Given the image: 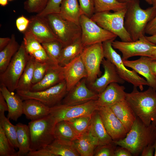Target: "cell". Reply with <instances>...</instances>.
<instances>
[{"label":"cell","mask_w":156,"mask_h":156,"mask_svg":"<svg viewBox=\"0 0 156 156\" xmlns=\"http://www.w3.org/2000/svg\"><path fill=\"white\" fill-rule=\"evenodd\" d=\"M30 55L33 56L36 61L40 62H45L51 60L44 48L35 51Z\"/></svg>","instance_id":"f6af8a7d"},{"label":"cell","mask_w":156,"mask_h":156,"mask_svg":"<svg viewBox=\"0 0 156 156\" xmlns=\"http://www.w3.org/2000/svg\"><path fill=\"white\" fill-rule=\"evenodd\" d=\"M0 126L15 148L18 149L16 126L11 123L9 119L5 116L4 113H0Z\"/></svg>","instance_id":"d590c367"},{"label":"cell","mask_w":156,"mask_h":156,"mask_svg":"<svg viewBox=\"0 0 156 156\" xmlns=\"http://www.w3.org/2000/svg\"><path fill=\"white\" fill-rule=\"evenodd\" d=\"M63 67L64 75L68 92L83 78L86 79L87 73L80 55Z\"/></svg>","instance_id":"ac0fdd59"},{"label":"cell","mask_w":156,"mask_h":156,"mask_svg":"<svg viewBox=\"0 0 156 156\" xmlns=\"http://www.w3.org/2000/svg\"><path fill=\"white\" fill-rule=\"evenodd\" d=\"M84 47L81 40V38L64 47L58 64L64 66L71 61L80 55Z\"/></svg>","instance_id":"f1b7e54d"},{"label":"cell","mask_w":156,"mask_h":156,"mask_svg":"<svg viewBox=\"0 0 156 156\" xmlns=\"http://www.w3.org/2000/svg\"><path fill=\"white\" fill-rule=\"evenodd\" d=\"M116 146L113 141L110 144L98 146L95 150L94 156H114Z\"/></svg>","instance_id":"7bdbcfd3"},{"label":"cell","mask_w":156,"mask_h":156,"mask_svg":"<svg viewBox=\"0 0 156 156\" xmlns=\"http://www.w3.org/2000/svg\"><path fill=\"white\" fill-rule=\"evenodd\" d=\"M96 100L75 105L60 103L50 108V114L54 118L56 123L81 116L92 115L99 107Z\"/></svg>","instance_id":"7c38bea8"},{"label":"cell","mask_w":156,"mask_h":156,"mask_svg":"<svg viewBox=\"0 0 156 156\" xmlns=\"http://www.w3.org/2000/svg\"><path fill=\"white\" fill-rule=\"evenodd\" d=\"M99 94L87 86L86 78H83L68 91L61 103L67 105L83 104L96 100Z\"/></svg>","instance_id":"5bb4252c"},{"label":"cell","mask_w":156,"mask_h":156,"mask_svg":"<svg viewBox=\"0 0 156 156\" xmlns=\"http://www.w3.org/2000/svg\"><path fill=\"white\" fill-rule=\"evenodd\" d=\"M92 116V115L81 116L67 121L79 135L88 130L90 124Z\"/></svg>","instance_id":"8d00e7d4"},{"label":"cell","mask_w":156,"mask_h":156,"mask_svg":"<svg viewBox=\"0 0 156 156\" xmlns=\"http://www.w3.org/2000/svg\"><path fill=\"white\" fill-rule=\"evenodd\" d=\"M72 144L81 156H94L98 146L96 141L88 131L79 135Z\"/></svg>","instance_id":"484cf974"},{"label":"cell","mask_w":156,"mask_h":156,"mask_svg":"<svg viewBox=\"0 0 156 156\" xmlns=\"http://www.w3.org/2000/svg\"><path fill=\"white\" fill-rule=\"evenodd\" d=\"M16 91L23 100L36 99L50 108L61 103L68 92L65 81L41 91Z\"/></svg>","instance_id":"8fae6325"},{"label":"cell","mask_w":156,"mask_h":156,"mask_svg":"<svg viewBox=\"0 0 156 156\" xmlns=\"http://www.w3.org/2000/svg\"><path fill=\"white\" fill-rule=\"evenodd\" d=\"M8 3L7 0H0V4L1 6H5Z\"/></svg>","instance_id":"680465c9"},{"label":"cell","mask_w":156,"mask_h":156,"mask_svg":"<svg viewBox=\"0 0 156 156\" xmlns=\"http://www.w3.org/2000/svg\"><path fill=\"white\" fill-rule=\"evenodd\" d=\"M124 86L114 82L108 85L105 90L99 94L96 100L99 107H110L125 99L126 93Z\"/></svg>","instance_id":"d6986e66"},{"label":"cell","mask_w":156,"mask_h":156,"mask_svg":"<svg viewBox=\"0 0 156 156\" xmlns=\"http://www.w3.org/2000/svg\"><path fill=\"white\" fill-rule=\"evenodd\" d=\"M101 64L104 69L103 74L94 81L88 84L91 90L99 94L112 83L123 84L125 81L118 74L114 65L109 61L104 58Z\"/></svg>","instance_id":"2e32d148"},{"label":"cell","mask_w":156,"mask_h":156,"mask_svg":"<svg viewBox=\"0 0 156 156\" xmlns=\"http://www.w3.org/2000/svg\"><path fill=\"white\" fill-rule=\"evenodd\" d=\"M20 46L15 35L12 34L8 44L0 51V73L5 70Z\"/></svg>","instance_id":"1f68e13d"},{"label":"cell","mask_w":156,"mask_h":156,"mask_svg":"<svg viewBox=\"0 0 156 156\" xmlns=\"http://www.w3.org/2000/svg\"><path fill=\"white\" fill-rule=\"evenodd\" d=\"M9 1H12V0H9Z\"/></svg>","instance_id":"6125c7cd"},{"label":"cell","mask_w":156,"mask_h":156,"mask_svg":"<svg viewBox=\"0 0 156 156\" xmlns=\"http://www.w3.org/2000/svg\"><path fill=\"white\" fill-rule=\"evenodd\" d=\"M59 14L64 18L80 25L82 14L78 0H63Z\"/></svg>","instance_id":"4316f807"},{"label":"cell","mask_w":156,"mask_h":156,"mask_svg":"<svg viewBox=\"0 0 156 156\" xmlns=\"http://www.w3.org/2000/svg\"><path fill=\"white\" fill-rule=\"evenodd\" d=\"M79 24L81 30V40L84 47L108 40H115L117 37L84 14L81 16Z\"/></svg>","instance_id":"9c48e42d"},{"label":"cell","mask_w":156,"mask_h":156,"mask_svg":"<svg viewBox=\"0 0 156 156\" xmlns=\"http://www.w3.org/2000/svg\"><path fill=\"white\" fill-rule=\"evenodd\" d=\"M28 156H54L47 148L35 151H30L27 154Z\"/></svg>","instance_id":"c3c4849f"},{"label":"cell","mask_w":156,"mask_h":156,"mask_svg":"<svg viewBox=\"0 0 156 156\" xmlns=\"http://www.w3.org/2000/svg\"><path fill=\"white\" fill-rule=\"evenodd\" d=\"M150 57L152 60H156V44L153 47L151 57Z\"/></svg>","instance_id":"9f6ffc18"},{"label":"cell","mask_w":156,"mask_h":156,"mask_svg":"<svg viewBox=\"0 0 156 156\" xmlns=\"http://www.w3.org/2000/svg\"><path fill=\"white\" fill-rule=\"evenodd\" d=\"M8 111L7 102L2 93L0 92V113Z\"/></svg>","instance_id":"816d5d0a"},{"label":"cell","mask_w":156,"mask_h":156,"mask_svg":"<svg viewBox=\"0 0 156 156\" xmlns=\"http://www.w3.org/2000/svg\"><path fill=\"white\" fill-rule=\"evenodd\" d=\"M65 81L63 67L58 64L52 63L49 66L43 79L39 82L33 85L30 91L42 90L54 86Z\"/></svg>","instance_id":"ffe728a7"},{"label":"cell","mask_w":156,"mask_h":156,"mask_svg":"<svg viewBox=\"0 0 156 156\" xmlns=\"http://www.w3.org/2000/svg\"><path fill=\"white\" fill-rule=\"evenodd\" d=\"M47 148L54 156H79L72 144L55 139Z\"/></svg>","instance_id":"d6a6232c"},{"label":"cell","mask_w":156,"mask_h":156,"mask_svg":"<svg viewBox=\"0 0 156 156\" xmlns=\"http://www.w3.org/2000/svg\"><path fill=\"white\" fill-rule=\"evenodd\" d=\"M98 111L105 129L113 141L123 139L127 133L109 107H99Z\"/></svg>","instance_id":"9a60e30c"},{"label":"cell","mask_w":156,"mask_h":156,"mask_svg":"<svg viewBox=\"0 0 156 156\" xmlns=\"http://www.w3.org/2000/svg\"><path fill=\"white\" fill-rule=\"evenodd\" d=\"M24 32L23 42L25 49L29 55L35 51L44 48L41 44L31 32L26 30Z\"/></svg>","instance_id":"f35d334b"},{"label":"cell","mask_w":156,"mask_h":156,"mask_svg":"<svg viewBox=\"0 0 156 156\" xmlns=\"http://www.w3.org/2000/svg\"><path fill=\"white\" fill-rule=\"evenodd\" d=\"M94 13L113 11H118L127 7V3L117 0H94Z\"/></svg>","instance_id":"836d02e7"},{"label":"cell","mask_w":156,"mask_h":156,"mask_svg":"<svg viewBox=\"0 0 156 156\" xmlns=\"http://www.w3.org/2000/svg\"><path fill=\"white\" fill-rule=\"evenodd\" d=\"M11 38H0V51L3 50L9 43Z\"/></svg>","instance_id":"f5cc1de1"},{"label":"cell","mask_w":156,"mask_h":156,"mask_svg":"<svg viewBox=\"0 0 156 156\" xmlns=\"http://www.w3.org/2000/svg\"><path fill=\"white\" fill-rule=\"evenodd\" d=\"M152 7L156 9V0H150Z\"/></svg>","instance_id":"91938a15"},{"label":"cell","mask_w":156,"mask_h":156,"mask_svg":"<svg viewBox=\"0 0 156 156\" xmlns=\"http://www.w3.org/2000/svg\"><path fill=\"white\" fill-rule=\"evenodd\" d=\"M153 145L154 148V156H156V138H155L153 143Z\"/></svg>","instance_id":"94428289"},{"label":"cell","mask_w":156,"mask_h":156,"mask_svg":"<svg viewBox=\"0 0 156 156\" xmlns=\"http://www.w3.org/2000/svg\"><path fill=\"white\" fill-rule=\"evenodd\" d=\"M146 38L149 41L155 44H156V34L149 36H145Z\"/></svg>","instance_id":"11a10c76"},{"label":"cell","mask_w":156,"mask_h":156,"mask_svg":"<svg viewBox=\"0 0 156 156\" xmlns=\"http://www.w3.org/2000/svg\"><path fill=\"white\" fill-rule=\"evenodd\" d=\"M154 148L153 143L145 147L141 153V156H153L154 155Z\"/></svg>","instance_id":"f907efd6"},{"label":"cell","mask_w":156,"mask_h":156,"mask_svg":"<svg viewBox=\"0 0 156 156\" xmlns=\"http://www.w3.org/2000/svg\"><path fill=\"white\" fill-rule=\"evenodd\" d=\"M150 66L153 74L156 76V60H151Z\"/></svg>","instance_id":"db71d44e"},{"label":"cell","mask_w":156,"mask_h":156,"mask_svg":"<svg viewBox=\"0 0 156 156\" xmlns=\"http://www.w3.org/2000/svg\"><path fill=\"white\" fill-rule=\"evenodd\" d=\"M156 138V126L152 124L147 125L137 117L126 136L113 142L127 149L133 155L138 156L145 147L153 144Z\"/></svg>","instance_id":"6da1fadb"},{"label":"cell","mask_w":156,"mask_h":156,"mask_svg":"<svg viewBox=\"0 0 156 156\" xmlns=\"http://www.w3.org/2000/svg\"><path fill=\"white\" fill-rule=\"evenodd\" d=\"M97 110L92 115L88 131L94 138L99 146L110 144L113 142V140L107 132Z\"/></svg>","instance_id":"603a6c76"},{"label":"cell","mask_w":156,"mask_h":156,"mask_svg":"<svg viewBox=\"0 0 156 156\" xmlns=\"http://www.w3.org/2000/svg\"><path fill=\"white\" fill-rule=\"evenodd\" d=\"M132 153L125 148L120 146L116 148L114 152V156H131Z\"/></svg>","instance_id":"681fc988"},{"label":"cell","mask_w":156,"mask_h":156,"mask_svg":"<svg viewBox=\"0 0 156 156\" xmlns=\"http://www.w3.org/2000/svg\"><path fill=\"white\" fill-rule=\"evenodd\" d=\"M57 39L64 47L81 38L80 25L63 18L59 13H52L45 16Z\"/></svg>","instance_id":"52a82bcc"},{"label":"cell","mask_w":156,"mask_h":156,"mask_svg":"<svg viewBox=\"0 0 156 156\" xmlns=\"http://www.w3.org/2000/svg\"><path fill=\"white\" fill-rule=\"evenodd\" d=\"M151 60L149 57L141 56L136 60L123 61L125 66L131 68L144 77L148 86L156 91V76L151 69L150 64Z\"/></svg>","instance_id":"44dd1931"},{"label":"cell","mask_w":156,"mask_h":156,"mask_svg":"<svg viewBox=\"0 0 156 156\" xmlns=\"http://www.w3.org/2000/svg\"><path fill=\"white\" fill-rule=\"evenodd\" d=\"M82 14L91 18L94 13V0H78Z\"/></svg>","instance_id":"ee69618b"},{"label":"cell","mask_w":156,"mask_h":156,"mask_svg":"<svg viewBox=\"0 0 156 156\" xmlns=\"http://www.w3.org/2000/svg\"><path fill=\"white\" fill-rule=\"evenodd\" d=\"M49 59L58 64L64 46L58 40L41 44Z\"/></svg>","instance_id":"e575fe53"},{"label":"cell","mask_w":156,"mask_h":156,"mask_svg":"<svg viewBox=\"0 0 156 156\" xmlns=\"http://www.w3.org/2000/svg\"><path fill=\"white\" fill-rule=\"evenodd\" d=\"M48 0H27L24 3V8L29 13L37 14L46 7Z\"/></svg>","instance_id":"60d3db41"},{"label":"cell","mask_w":156,"mask_h":156,"mask_svg":"<svg viewBox=\"0 0 156 156\" xmlns=\"http://www.w3.org/2000/svg\"><path fill=\"white\" fill-rule=\"evenodd\" d=\"M29 60L18 82L16 91H30L33 85L32 81L35 60L30 55Z\"/></svg>","instance_id":"f546056e"},{"label":"cell","mask_w":156,"mask_h":156,"mask_svg":"<svg viewBox=\"0 0 156 156\" xmlns=\"http://www.w3.org/2000/svg\"><path fill=\"white\" fill-rule=\"evenodd\" d=\"M15 148L0 126V156H18Z\"/></svg>","instance_id":"74e56055"},{"label":"cell","mask_w":156,"mask_h":156,"mask_svg":"<svg viewBox=\"0 0 156 156\" xmlns=\"http://www.w3.org/2000/svg\"><path fill=\"white\" fill-rule=\"evenodd\" d=\"M114 40H108L102 43L104 57L114 65L118 74L123 79L132 84L134 87H138L142 91L144 86H148L147 82L134 70L127 68L122 57L112 46V42Z\"/></svg>","instance_id":"ba28073f"},{"label":"cell","mask_w":156,"mask_h":156,"mask_svg":"<svg viewBox=\"0 0 156 156\" xmlns=\"http://www.w3.org/2000/svg\"><path fill=\"white\" fill-rule=\"evenodd\" d=\"M156 14V9L153 7L142 9L139 0H131L127 2L124 25L132 41L137 40L144 35L148 23Z\"/></svg>","instance_id":"3957f363"},{"label":"cell","mask_w":156,"mask_h":156,"mask_svg":"<svg viewBox=\"0 0 156 156\" xmlns=\"http://www.w3.org/2000/svg\"><path fill=\"white\" fill-rule=\"evenodd\" d=\"M29 20L26 30L31 32L41 44L58 40L45 17L36 14Z\"/></svg>","instance_id":"e0dca14e"},{"label":"cell","mask_w":156,"mask_h":156,"mask_svg":"<svg viewBox=\"0 0 156 156\" xmlns=\"http://www.w3.org/2000/svg\"><path fill=\"white\" fill-rule=\"evenodd\" d=\"M50 107L37 100L30 99L23 100V114L31 120L43 118L50 114Z\"/></svg>","instance_id":"d4e9b609"},{"label":"cell","mask_w":156,"mask_h":156,"mask_svg":"<svg viewBox=\"0 0 156 156\" xmlns=\"http://www.w3.org/2000/svg\"><path fill=\"white\" fill-rule=\"evenodd\" d=\"M156 91L149 87L139 91L134 87L130 93H126L125 100L136 116L147 125L156 126Z\"/></svg>","instance_id":"7a4b0ae2"},{"label":"cell","mask_w":156,"mask_h":156,"mask_svg":"<svg viewBox=\"0 0 156 156\" xmlns=\"http://www.w3.org/2000/svg\"><path fill=\"white\" fill-rule=\"evenodd\" d=\"M23 41L5 70L0 73V85L6 87L11 92L16 90L19 80L29 60Z\"/></svg>","instance_id":"5b68a950"},{"label":"cell","mask_w":156,"mask_h":156,"mask_svg":"<svg viewBox=\"0 0 156 156\" xmlns=\"http://www.w3.org/2000/svg\"><path fill=\"white\" fill-rule=\"evenodd\" d=\"M53 63H55L51 60L44 62H38L35 60L32 81L33 85L39 82L43 79L50 65Z\"/></svg>","instance_id":"ab89813d"},{"label":"cell","mask_w":156,"mask_h":156,"mask_svg":"<svg viewBox=\"0 0 156 156\" xmlns=\"http://www.w3.org/2000/svg\"><path fill=\"white\" fill-rule=\"evenodd\" d=\"M87 73V83L90 84L100 76V65L104 58L102 43L85 47L80 55Z\"/></svg>","instance_id":"30bf717a"},{"label":"cell","mask_w":156,"mask_h":156,"mask_svg":"<svg viewBox=\"0 0 156 156\" xmlns=\"http://www.w3.org/2000/svg\"><path fill=\"white\" fill-rule=\"evenodd\" d=\"M63 0H48L44 9L37 15L42 17H45L52 13H59L60 7Z\"/></svg>","instance_id":"b9f144b4"},{"label":"cell","mask_w":156,"mask_h":156,"mask_svg":"<svg viewBox=\"0 0 156 156\" xmlns=\"http://www.w3.org/2000/svg\"><path fill=\"white\" fill-rule=\"evenodd\" d=\"M29 22V19L23 16L18 18L16 21L17 29L21 32H24L27 29Z\"/></svg>","instance_id":"bcb514c9"},{"label":"cell","mask_w":156,"mask_h":156,"mask_svg":"<svg viewBox=\"0 0 156 156\" xmlns=\"http://www.w3.org/2000/svg\"><path fill=\"white\" fill-rule=\"evenodd\" d=\"M156 44L148 40L144 35L135 41L123 42L115 40L112 43L113 48L121 53L123 60L137 56L151 57L153 47Z\"/></svg>","instance_id":"4fadbf2b"},{"label":"cell","mask_w":156,"mask_h":156,"mask_svg":"<svg viewBox=\"0 0 156 156\" xmlns=\"http://www.w3.org/2000/svg\"><path fill=\"white\" fill-rule=\"evenodd\" d=\"M126 8L112 12L110 11L95 13L90 18L102 28L118 36L121 41H132L124 25Z\"/></svg>","instance_id":"8992f818"},{"label":"cell","mask_w":156,"mask_h":156,"mask_svg":"<svg viewBox=\"0 0 156 156\" xmlns=\"http://www.w3.org/2000/svg\"><path fill=\"white\" fill-rule=\"evenodd\" d=\"M18 145V156L27 155L30 151L31 136L28 125L18 123L16 125Z\"/></svg>","instance_id":"83f0119b"},{"label":"cell","mask_w":156,"mask_h":156,"mask_svg":"<svg viewBox=\"0 0 156 156\" xmlns=\"http://www.w3.org/2000/svg\"><path fill=\"white\" fill-rule=\"evenodd\" d=\"M56 123L50 114L28 123L31 136L30 151L46 148L53 142L55 139L54 129Z\"/></svg>","instance_id":"277c9868"},{"label":"cell","mask_w":156,"mask_h":156,"mask_svg":"<svg viewBox=\"0 0 156 156\" xmlns=\"http://www.w3.org/2000/svg\"><path fill=\"white\" fill-rule=\"evenodd\" d=\"M109 107L121 122L127 133L137 117L129 104L125 99Z\"/></svg>","instance_id":"cb8c5ba5"},{"label":"cell","mask_w":156,"mask_h":156,"mask_svg":"<svg viewBox=\"0 0 156 156\" xmlns=\"http://www.w3.org/2000/svg\"><path fill=\"white\" fill-rule=\"evenodd\" d=\"M0 92L5 100L8 107L7 118L17 121L23 114V100L17 94H14L3 85H0Z\"/></svg>","instance_id":"7402d4cb"},{"label":"cell","mask_w":156,"mask_h":156,"mask_svg":"<svg viewBox=\"0 0 156 156\" xmlns=\"http://www.w3.org/2000/svg\"><path fill=\"white\" fill-rule=\"evenodd\" d=\"M118 1L121 3H127L131 0H117ZM148 3L151 5V2L150 0H144Z\"/></svg>","instance_id":"6f0895ef"},{"label":"cell","mask_w":156,"mask_h":156,"mask_svg":"<svg viewBox=\"0 0 156 156\" xmlns=\"http://www.w3.org/2000/svg\"><path fill=\"white\" fill-rule=\"evenodd\" d=\"M145 33L150 36L156 34V14L148 23L145 29Z\"/></svg>","instance_id":"7dc6e473"},{"label":"cell","mask_w":156,"mask_h":156,"mask_svg":"<svg viewBox=\"0 0 156 156\" xmlns=\"http://www.w3.org/2000/svg\"><path fill=\"white\" fill-rule=\"evenodd\" d=\"M54 135L55 139L70 144H72L78 136L67 121H62L56 123Z\"/></svg>","instance_id":"4dcf8cb0"}]
</instances>
